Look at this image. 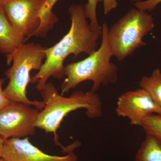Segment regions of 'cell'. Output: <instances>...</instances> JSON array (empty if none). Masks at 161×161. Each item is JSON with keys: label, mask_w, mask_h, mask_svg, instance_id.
Segmentation results:
<instances>
[{"label": "cell", "mask_w": 161, "mask_h": 161, "mask_svg": "<svg viewBox=\"0 0 161 161\" xmlns=\"http://www.w3.org/2000/svg\"><path fill=\"white\" fill-rule=\"evenodd\" d=\"M60 0H46L40 15L41 23L35 36L45 38L47 33L58 23V17L53 12L55 4Z\"/></svg>", "instance_id": "13"}, {"label": "cell", "mask_w": 161, "mask_h": 161, "mask_svg": "<svg viewBox=\"0 0 161 161\" xmlns=\"http://www.w3.org/2000/svg\"><path fill=\"white\" fill-rule=\"evenodd\" d=\"M115 112L117 116L128 119L132 125L142 126L147 116L161 115V108L146 91L140 88L122 94L116 103Z\"/></svg>", "instance_id": "8"}, {"label": "cell", "mask_w": 161, "mask_h": 161, "mask_svg": "<svg viewBox=\"0 0 161 161\" xmlns=\"http://www.w3.org/2000/svg\"><path fill=\"white\" fill-rule=\"evenodd\" d=\"M104 14H108L118 6L117 0H103Z\"/></svg>", "instance_id": "18"}, {"label": "cell", "mask_w": 161, "mask_h": 161, "mask_svg": "<svg viewBox=\"0 0 161 161\" xmlns=\"http://www.w3.org/2000/svg\"><path fill=\"white\" fill-rule=\"evenodd\" d=\"M131 2L133 3H137V2H140L141 0H131Z\"/></svg>", "instance_id": "20"}, {"label": "cell", "mask_w": 161, "mask_h": 161, "mask_svg": "<svg viewBox=\"0 0 161 161\" xmlns=\"http://www.w3.org/2000/svg\"><path fill=\"white\" fill-rule=\"evenodd\" d=\"M134 161H161V147L151 136L146 134Z\"/></svg>", "instance_id": "11"}, {"label": "cell", "mask_w": 161, "mask_h": 161, "mask_svg": "<svg viewBox=\"0 0 161 161\" xmlns=\"http://www.w3.org/2000/svg\"><path fill=\"white\" fill-rule=\"evenodd\" d=\"M45 107L39 112L35 123L36 128L54 135L55 142H58L57 131L64 118L70 112L79 109L86 110V114L89 118L101 117L103 104L99 95L91 90L86 92L77 91L69 97L59 95L53 84L48 82L41 92Z\"/></svg>", "instance_id": "2"}, {"label": "cell", "mask_w": 161, "mask_h": 161, "mask_svg": "<svg viewBox=\"0 0 161 161\" xmlns=\"http://www.w3.org/2000/svg\"><path fill=\"white\" fill-rule=\"evenodd\" d=\"M5 0H0V5H2Z\"/></svg>", "instance_id": "21"}, {"label": "cell", "mask_w": 161, "mask_h": 161, "mask_svg": "<svg viewBox=\"0 0 161 161\" xmlns=\"http://www.w3.org/2000/svg\"><path fill=\"white\" fill-rule=\"evenodd\" d=\"M99 2H103V0H88L87 3L84 6L86 15L90 21L91 28L101 36L102 30L101 26L98 24L97 15V6Z\"/></svg>", "instance_id": "15"}, {"label": "cell", "mask_w": 161, "mask_h": 161, "mask_svg": "<svg viewBox=\"0 0 161 161\" xmlns=\"http://www.w3.org/2000/svg\"><path fill=\"white\" fill-rule=\"evenodd\" d=\"M4 82L5 79L0 78V110L12 102L6 98V95L4 94V90L3 88Z\"/></svg>", "instance_id": "17"}, {"label": "cell", "mask_w": 161, "mask_h": 161, "mask_svg": "<svg viewBox=\"0 0 161 161\" xmlns=\"http://www.w3.org/2000/svg\"><path fill=\"white\" fill-rule=\"evenodd\" d=\"M46 47L33 42L24 43L10 56L6 57L8 64L12 65L5 73L9 83L4 89L6 98L12 102L22 103L42 110L44 101H31L26 96V87L30 82V72L39 70L46 58Z\"/></svg>", "instance_id": "4"}, {"label": "cell", "mask_w": 161, "mask_h": 161, "mask_svg": "<svg viewBox=\"0 0 161 161\" xmlns=\"http://www.w3.org/2000/svg\"><path fill=\"white\" fill-rule=\"evenodd\" d=\"M4 141L0 137V158L2 157Z\"/></svg>", "instance_id": "19"}, {"label": "cell", "mask_w": 161, "mask_h": 161, "mask_svg": "<svg viewBox=\"0 0 161 161\" xmlns=\"http://www.w3.org/2000/svg\"><path fill=\"white\" fill-rule=\"evenodd\" d=\"M24 43L25 39L14 28L0 5V53L8 57Z\"/></svg>", "instance_id": "10"}, {"label": "cell", "mask_w": 161, "mask_h": 161, "mask_svg": "<svg viewBox=\"0 0 161 161\" xmlns=\"http://www.w3.org/2000/svg\"><path fill=\"white\" fill-rule=\"evenodd\" d=\"M154 27L151 14L136 8L131 9L108 29L107 40L112 56L123 61L146 45L143 39Z\"/></svg>", "instance_id": "5"}, {"label": "cell", "mask_w": 161, "mask_h": 161, "mask_svg": "<svg viewBox=\"0 0 161 161\" xmlns=\"http://www.w3.org/2000/svg\"><path fill=\"white\" fill-rule=\"evenodd\" d=\"M68 12L71 22L69 31L54 45L46 47L44 63L31 78V83H37L36 88L40 92L50 77L61 79L64 77V62L69 55L73 54L75 58L83 53L89 55L97 50L100 35L93 31L88 23L84 6L72 4Z\"/></svg>", "instance_id": "1"}, {"label": "cell", "mask_w": 161, "mask_h": 161, "mask_svg": "<svg viewBox=\"0 0 161 161\" xmlns=\"http://www.w3.org/2000/svg\"><path fill=\"white\" fill-rule=\"evenodd\" d=\"M146 134L155 139L161 147V115L152 114L144 119L142 126Z\"/></svg>", "instance_id": "14"}, {"label": "cell", "mask_w": 161, "mask_h": 161, "mask_svg": "<svg viewBox=\"0 0 161 161\" xmlns=\"http://www.w3.org/2000/svg\"><path fill=\"white\" fill-rule=\"evenodd\" d=\"M160 3L161 0H141L134 3V6L136 9L147 12L152 11Z\"/></svg>", "instance_id": "16"}, {"label": "cell", "mask_w": 161, "mask_h": 161, "mask_svg": "<svg viewBox=\"0 0 161 161\" xmlns=\"http://www.w3.org/2000/svg\"><path fill=\"white\" fill-rule=\"evenodd\" d=\"M0 161H3V159L1 158H0Z\"/></svg>", "instance_id": "22"}, {"label": "cell", "mask_w": 161, "mask_h": 161, "mask_svg": "<svg viewBox=\"0 0 161 161\" xmlns=\"http://www.w3.org/2000/svg\"><path fill=\"white\" fill-rule=\"evenodd\" d=\"M39 111L22 103L12 102L0 110V137L26 138L36 133Z\"/></svg>", "instance_id": "6"}, {"label": "cell", "mask_w": 161, "mask_h": 161, "mask_svg": "<svg viewBox=\"0 0 161 161\" xmlns=\"http://www.w3.org/2000/svg\"><path fill=\"white\" fill-rule=\"evenodd\" d=\"M140 88L146 91L153 100L161 108V71L157 68L150 76H144L139 83Z\"/></svg>", "instance_id": "12"}, {"label": "cell", "mask_w": 161, "mask_h": 161, "mask_svg": "<svg viewBox=\"0 0 161 161\" xmlns=\"http://www.w3.org/2000/svg\"><path fill=\"white\" fill-rule=\"evenodd\" d=\"M101 27L102 40L99 48L85 59L64 66V72L66 77L60 87L61 95L69 93L86 80L93 82L91 90L97 92L101 86L115 83L118 80V67L111 62L113 56L107 40L109 28L106 23Z\"/></svg>", "instance_id": "3"}, {"label": "cell", "mask_w": 161, "mask_h": 161, "mask_svg": "<svg viewBox=\"0 0 161 161\" xmlns=\"http://www.w3.org/2000/svg\"><path fill=\"white\" fill-rule=\"evenodd\" d=\"M1 158L4 161H77L78 159L73 151L64 156L44 153L31 144L28 137L4 141Z\"/></svg>", "instance_id": "9"}, {"label": "cell", "mask_w": 161, "mask_h": 161, "mask_svg": "<svg viewBox=\"0 0 161 161\" xmlns=\"http://www.w3.org/2000/svg\"><path fill=\"white\" fill-rule=\"evenodd\" d=\"M46 0H5L3 6L14 29L25 42L40 27V15Z\"/></svg>", "instance_id": "7"}]
</instances>
